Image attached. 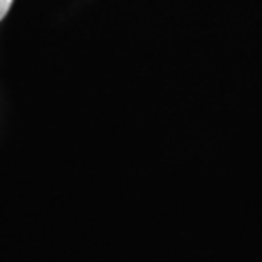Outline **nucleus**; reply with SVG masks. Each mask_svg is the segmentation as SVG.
<instances>
[{"mask_svg":"<svg viewBox=\"0 0 262 262\" xmlns=\"http://www.w3.org/2000/svg\"><path fill=\"white\" fill-rule=\"evenodd\" d=\"M12 2H14V0H0V20H2L5 15H7Z\"/></svg>","mask_w":262,"mask_h":262,"instance_id":"1","label":"nucleus"}]
</instances>
